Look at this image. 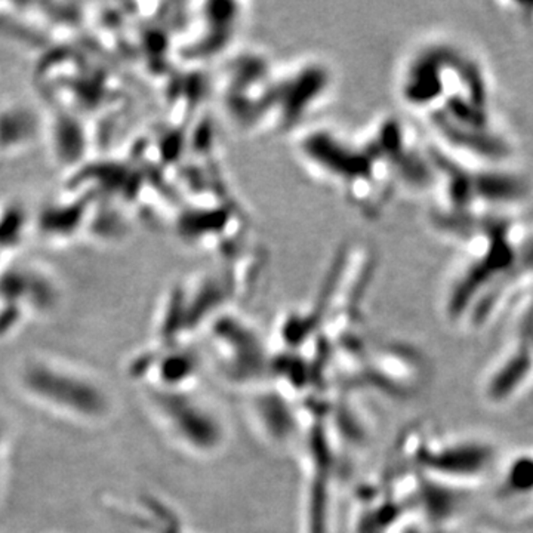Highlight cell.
Instances as JSON below:
<instances>
[{
  "mask_svg": "<svg viewBox=\"0 0 533 533\" xmlns=\"http://www.w3.org/2000/svg\"><path fill=\"white\" fill-rule=\"evenodd\" d=\"M506 488L514 493H528L533 490V459L519 457L510 462L505 474Z\"/></svg>",
  "mask_w": 533,
  "mask_h": 533,
  "instance_id": "obj_3",
  "label": "cell"
},
{
  "mask_svg": "<svg viewBox=\"0 0 533 533\" xmlns=\"http://www.w3.org/2000/svg\"><path fill=\"white\" fill-rule=\"evenodd\" d=\"M293 139L302 169L364 217H378L397 193H404L394 169L363 131L346 135L324 124H306Z\"/></svg>",
  "mask_w": 533,
  "mask_h": 533,
  "instance_id": "obj_2",
  "label": "cell"
},
{
  "mask_svg": "<svg viewBox=\"0 0 533 533\" xmlns=\"http://www.w3.org/2000/svg\"><path fill=\"white\" fill-rule=\"evenodd\" d=\"M488 84L479 58L439 35L413 44L395 75L402 106L428 126L437 150L464 163L495 166L508 147L495 126Z\"/></svg>",
  "mask_w": 533,
  "mask_h": 533,
  "instance_id": "obj_1",
  "label": "cell"
}]
</instances>
